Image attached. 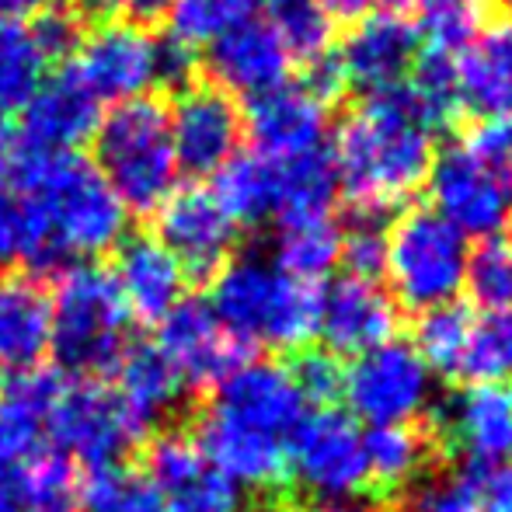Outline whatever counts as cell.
I'll return each instance as SVG.
<instances>
[{"label":"cell","instance_id":"cell-1","mask_svg":"<svg viewBox=\"0 0 512 512\" xmlns=\"http://www.w3.org/2000/svg\"><path fill=\"white\" fill-rule=\"evenodd\" d=\"M11 182L25 216L21 258L35 272H63L119 248L126 237L129 213L81 154H42L25 147Z\"/></svg>","mask_w":512,"mask_h":512},{"label":"cell","instance_id":"cell-55","mask_svg":"<svg viewBox=\"0 0 512 512\" xmlns=\"http://www.w3.org/2000/svg\"><path fill=\"white\" fill-rule=\"evenodd\" d=\"M126 4H129V0H74L77 11L91 14V18H102V21L115 18L119 11H126Z\"/></svg>","mask_w":512,"mask_h":512},{"label":"cell","instance_id":"cell-16","mask_svg":"<svg viewBox=\"0 0 512 512\" xmlns=\"http://www.w3.org/2000/svg\"><path fill=\"white\" fill-rule=\"evenodd\" d=\"M196 446L234 488L283 495L293 488L290 446L269 432L248 429L220 411L206 408L196 425Z\"/></svg>","mask_w":512,"mask_h":512},{"label":"cell","instance_id":"cell-36","mask_svg":"<svg viewBox=\"0 0 512 512\" xmlns=\"http://www.w3.org/2000/svg\"><path fill=\"white\" fill-rule=\"evenodd\" d=\"M262 7L293 63H310L335 49V21L317 0H262Z\"/></svg>","mask_w":512,"mask_h":512},{"label":"cell","instance_id":"cell-53","mask_svg":"<svg viewBox=\"0 0 512 512\" xmlns=\"http://www.w3.org/2000/svg\"><path fill=\"white\" fill-rule=\"evenodd\" d=\"M171 4H175V0H129L126 14H129V21H136V25H150V21L168 18Z\"/></svg>","mask_w":512,"mask_h":512},{"label":"cell","instance_id":"cell-12","mask_svg":"<svg viewBox=\"0 0 512 512\" xmlns=\"http://www.w3.org/2000/svg\"><path fill=\"white\" fill-rule=\"evenodd\" d=\"M178 171L209 178L241 154V105L209 81H192L175 91L168 112Z\"/></svg>","mask_w":512,"mask_h":512},{"label":"cell","instance_id":"cell-25","mask_svg":"<svg viewBox=\"0 0 512 512\" xmlns=\"http://www.w3.org/2000/svg\"><path fill=\"white\" fill-rule=\"evenodd\" d=\"M453 74L460 112L481 122L512 119V21H488L453 56Z\"/></svg>","mask_w":512,"mask_h":512},{"label":"cell","instance_id":"cell-23","mask_svg":"<svg viewBox=\"0 0 512 512\" xmlns=\"http://www.w3.org/2000/svg\"><path fill=\"white\" fill-rule=\"evenodd\" d=\"M363 460H366V499L384 506L401 502L415 481L446 467L436 439H432L425 418H408L394 425H373L363 436Z\"/></svg>","mask_w":512,"mask_h":512},{"label":"cell","instance_id":"cell-9","mask_svg":"<svg viewBox=\"0 0 512 512\" xmlns=\"http://www.w3.org/2000/svg\"><path fill=\"white\" fill-rule=\"evenodd\" d=\"M67 70L84 84V91L98 105H122L147 98L161 84L157 35L147 25H136L126 18L98 21V28L84 32Z\"/></svg>","mask_w":512,"mask_h":512},{"label":"cell","instance_id":"cell-50","mask_svg":"<svg viewBox=\"0 0 512 512\" xmlns=\"http://www.w3.org/2000/svg\"><path fill=\"white\" fill-rule=\"evenodd\" d=\"M21 150H25V143H21V136H18V126L0 115V189L11 182L14 168H18Z\"/></svg>","mask_w":512,"mask_h":512},{"label":"cell","instance_id":"cell-7","mask_svg":"<svg viewBox=\"0 0 512 512\" xmlns=\"http://www.w3.org/2000/svg\"><path fill=\"white\" fill-rule=\"evenodd\" d=\"M467 237L432 206H405L387 234V276L394 304L405 310H432L450 304L464 290Z\"/></svg>","mask_w":512,"mask_h":512},{"label":"cell","instance_id":"cell-11","mask_svg":"<svg viewBox=\"0 0 512 512\" xmlns=\"http://www.w3.org/2000/svg\"><path fill=\"white\" fill-rule=\"evenodd\" d=\"M290 467L293 485H304L321 499H342V495L363 492L366 460H363V432L356 418L338 408H314L300 418L290 432Z\"/></svg>","mask_w":512,"mask_h":512},{"label":"cell","instance_id":"cell-60","mask_svg":"<svg viewBox=\"0 0 512 512\" xmlns=\"http://www.w3.org/2000/svg\"><path fill=\"white\" fill-rule=\"evenodd\" d=\"M269 512H279V509H269Z\"/></svg>","mask_w":512,"mask_h":512},{"label":"cell","instance_id":"cell-8","mask_svg":"<svg viewBox=\"0 0 512 512\" xmlns=\"http://www.w3.org/2000/svg\"><path fill=\"white\" fill-rule=\"evenodd\" d=\"M46 425L56 453L70 457L74 464L77 460L91 464V471L105 464H119L122 453H129L147 436L119 401V394L98 380L63 384L46 415Z\"/></svg>","mask_w":512,"mask_h":512},{"label":"cell","instance_id":"cell-17","mask_svg":"<svg viewBox=\"0 0 512 512\" xmlns=\"http://www.w3.org/2000/svg\"><path fill=\"white\" fill-rule=\"evenodd\" d=\"M418 53H422V39H418L415 21L408 14L384 11V7L352 21V28L335 49L345 84L363 95L405 84Z\"/></svg>","mask_w":512,"mask_h":512},{"label":"cell","instance_id":"cell-45","mask_svg":"<svg viewBox=\"0 0 512 512\" xmlns=\"http://www.w3.org/2000/svg\"><path fill=\"white\" fill-rule=\"evenodd\" d=\"M293 387L300 391L304 405L335 408L345 398V366L328 349H300L286 363Z\"/></svg>","mask_w":512,"mask_h":512},{"label":"cell","instance_id":"cell-21","mask_svg":"<svg viewBox=\"0 0 512 512\" xmlns=\"http://www.w3.org/2000/svg\"><path fill=\"white\" fill-rule=\"evenodd\" d=\"M401 328V310L380 283L342 276L321 297V328L331 356H363L394 342Z\"/></svg>","mask_w":512,"mask_h":512},{"label":"cell","instance_id":"cell-57","mask_svg":"<svg viewBox=\"0 0 512 512\" xmlns=\"http://www.w3.org/2000/svg\"><path fill=\"white\" fill-rule=\"evenodd\" d=\"M495 133H499L502 157H506L509 168H512V119H506V122H495Z\"/></svg>","mask_w":512,"mask_h":512},{"label":"cell","instance_id":"cell-49","mask_svg":"<svg viewBox=\"0 0 512 512\" xmlns=\"http://www.w3.org/2000/svg\"><path fill=\"white\" fill-rule=\"evenodd\" d=\"M481 512H512V460L485 474L481 485Z\"/></svg>","mask_w":512,"mask_h":512},{"label":"cell","instance_id":"cell-13","mask_svg":"<svg viewBox=\"0 0 512 512\" xmlns=\"http://www.w3.org/2000/svg\"><path fill=\"white\" fill-rule=\"evenodd\" d=\"M157 349L175 366L178 380L199 391L220 387L230 373L255 359V349L227 335L206 300H182L161 324H157Z\"/></svg>","mask_w":512,"mask_h":512},{"label":"cell","instance_id":"cell-30","mask_svg":"<svg viewBox=\"0 0 512 512\" xmlns=\"http://www.w3.org/2000/svg\"><path fill=\"white\" fill-rule=\"evenodd\" d=\"M279 272L307 283H321L342 258V223L331 213L297 216V220L276 223V244H272Z\"/></svg>","mask_w":512,"mask_h":512},{"label":"cell","instance_id":"cell-38","mask_svg":"<svg viewBox=\"0 0 512 512\" xmlns=\"http://www.w3.org/2000/svg\"><path fill=\"white\" fill-rule=\"evenodd\" d=\"M418 39L422 49L457 56L488 25V0H418Z\"/></svg>","mask_w":512,"mask_h":512},{"label":"cell","instance_id":"cell-27","mask_svg":"<svg viewBox=\"0 0 512 512\" xmlns=\"http://www.w3.org/2000/svg\"><path fill=\"white\" fill-rule=\"evenodd\" d=\"M53 345V300L35 272H0V370L42 366Z\"/></svg>","mask_w":512,"mask_h":512},{"label":"cell","instance_id":"cell-39","mask_svg":"<svg viewBox=\"0 0 512 512\" xmlns=\"http://www.w3.org/2000/svg\"><path fill=\"white\" fill-rule=\"evenodd\" d=\"M512 373V310H488L474 317L471 342L460 359L457 380L467 384H502Z\"/></svg>","mask_w":512,"mask_h":512},{"label":"cell","instance_id":"cell-26","mask_svg":"<svg viewBox=\"0 0 512 512\" xmlns=\"http://www.w3.org/2000/svg\"><path fill=\"white\" fill-rule=\"evenodd\" d=\"M112 279L129 314L161 324L185 300V269L154 234H126L119 241Z\"/></svg>","mask_w":512,"mask_h":512},{"label":"cell","instance_id":"cell-28","mask_svg":"<svg viewBox=\"0 0 512 512\" xmlns=\"http://www.w3.org/2000/svg\"><path fill=\"white\" fill-rule=\"evenodd\" d=\"M60 387V373L46 366L7 373L0 380V467H18L39 453L42 425Z\"/></svg>","mask_w":512,"mask_h":512},{"label":"cell","instance_id":"cell-29","mask_svg":"<svg viewBox=\"0 0 512 512\" xmlns=\"http://www.w3.org/2000/svg\"><path fill=\"white\" fill-rule=\"evenodd\" d=\"M112 370V391L119 394V401L126 405V411L136 418V425L143 432H150L164 415H171V408L185 394V384L178 380L175 366L164 359V352L154 342L126 345V352H122Z\"/></svg>","mask_w":512,"mask_h":512},{"label":"cell","instance_id":"cell-40","mask_svg":"<svg viewBox=\"0 0 512 512\" xmlns=\"http://www.w3.org/2000/svg\"><path fill=\"white\" fill-rule=\"evenodd\" d=\"M398 213L380 209H349V223H342V258L345 276L380 283L387 276V234Z\"/></svg>","mask_w":512,"mask_h":512},{"label":"cell","instance_id":"cell-20","mask_svg":"<svg viewBox=\"0 0 512 512\" xmlns=\"http://www.w3.org/2000/svg\"><path fill=\"white\" fill-rule=\"evenodd\" d=\"M203 63L209 84L227 91L230 98L244 95V102L286 84L293 67L279 35L262 18H248L241 25L227 28L223 35H216L203 49Z\"/></svg>","mask_w":512,"mask_h":512},{"label":"cell","instance_id":"cell-35","mask_svg":"<svg viewBox=\"0 0 512 512\" xmlns=\"http://www.w3.org/2000/svg\"><path fill=\"white\" fill-rule=\"evenodd\" d=\"M21 512H84V478L63 453H35L18 467Z\"/></svg>","mask_w":512,"mask_h":512},{"label":"cell","instance_id":"cell-31","mask_svg":"<svg viewBox=\"0 0 512 512\" xmlns=\"http://www.w3.org/2000/svg\"><path fill=\"white\" fill-rule=\"evenodd\" d=\"M213 196L227 209L237 227H258L265 220H276L279 206V171L276 161L262 154H237L230 164L216 171Z\"/></svg>","mask_w":512,"mask_h":512},{"label":"cell","instance_id":"cell-52","mask_svg":"<svg viewBox=\"0 0 512 512\" xmlns=\"http://www.w3.org/2000/svg\"><path fill=\"white\" fill-rule=\"evenodd\" d=\"M53 4L56 0H0V21H21L25 25Z\"/></svg>","mask_w":512,"mask_h":512},{"label":"cell","instance_id":"cell-54","mask_svg":"<svg viewBox=\"0 0 512 512\" xmlns=\"http://www.w3.org/2000/svg\"><path fill=\"white\" fill-rule=\"evenodd\" d=\"M0 512H21L18 467H0Z\"/></svg>","mask_w":512,"mask_h":512},{"label":"cell","instance_id":"cell-18","mask_svg":"<svg viewBox=\"0 0 512 512\" xmlns=\"http://www.w3.org/2000/svg\"><path fill=\"white\" fill-rule=\"evenodd\" d=\"M328 112L331 108L317 102L300 81H286L244 102V136H251L255 154L290 161L328 147Z\"/></svg>","mask_w":512,"mask_h":512},{"label":"cell","instance_id":"cell-10","mask_svg":"<svg viewBox=\"0 0 512 512\" xmlns=\"http://www.w3.org/2000/svg\"><path fill=\"white\" fill-rule=\"evenodd\" d=\"M443 460L499 467L512 453V387L471 384L429 408L425 415Z\"/></svg>","mask_w":512,"mask_h":512},{"label":"cell","instance_id":"cell-14","mask_svg":"<svg viewBox=\"0 0 512 512\" xmlns=\"http://www.w3.org/2000/svg\"><path fill=\"white\" fill-rule=\"evenodd\" d=\"M154 216V237L175 255L185 276L213 279L234 258V248L241 241V227L227 216L213 189H203V185L175 189Z\"/></svg>","mask_w":512,"mask_h":512},{"label":"cell","instance_id":"cell-47","mask_svg":"<svg viewBox=\"0 0 512 512\" xmlns=\"http://www.w3.org/2000/svg\"><path fill=\"white\" fill-rule=\"evenodd\" d=\"M300 84H304L310 95H314L321 105H328V108L335 102H342L345 91H349L342 67H338L335 49H331V53H324V56H317V60L304 63V77H300Z\"/></svg>","mask_w":512,"mask_h":512},{"label":"cell","instance_id":"cell-33","mask_svg":"<svg viewBox=\"0 0 512 512\" xmlns=\"http://www.w3.org/2000/svg\"><path fill=\"white\" fill-rule=\"evenodd\" d=\"M49 60L35 42L28 21H0V115L21 112L46 84Z\"/></svg>","mask_w":512,"mask_h":512},{"label":"cell","instance_id":"cell-15","mask_svg":"<svg viewBox=\"0 0 512 512\" xmlns=\"http://www.w3.org/2000/svg\"><path fill=\"white\" fill-rule=\"evenodd\" d=\"M429 394V370L408 342H387L363 352L345 370V398L352 415L373 425H394L415 418Z\"/></svg>","mask_w":512,"mask_h":512},{"label":"cell","instance_id":"cell-2","mask_svg":"<svg viewBox=\"0 0 512 512\" xmlns=\"http://www.w3.org/2000/svg\"><path fill=\"white\" fill-rule=\"evenodd\" d=\"M439 133L408 84L363 95L338 122L331 164L349 209L401 213L425 185Z\"/></svg>","mask_w":512,"mask_h":512},{"label":"cell","instance_id":"cell-3","mask_svg":"<svg viewBox=\"0 0 512 512\" xmlns=\"http://www.w3.org/2000/svg\"><path fill=\"white\" fill-rule=\"evenodd\" d=\"M321 283L293 279L269 258H230L213 276L209 310L244 345H272L279 352L310 349L321 328Z\"/></svg>","mask_w":512,"mask_h":512},{"label":"cell","instance_id":"cell-37","mask_svg":"<svg viewBox=\"0 0 512 512\" xmlns=\"http://www.w3.org/2000/svg\"><path fill=\"white\" fill-rule=\"evenodd\" d=\"M488 467H436L401 495V512H481V485Z\"/></svg>","mask_w":512,"mask_h":512},{"label":"cell","instance_id":"cell-58","mask_svg":"<svg viewBox=\"0 0 512 512\" xmlns=\"http://www.w3.org/2000/svg\"><path fill=\"white\" fill-rule=\"evenodd\" d=\"M418 0H380V7H384V11H398V14H405L408 7H415Z\"/></svg>","mask_w":512,"mask_h":512},{"label":"cell","instance_id":"cell-34","mask_svg":"<svg viewBox=\"0 0 512 512\" xmlns=\"http://www.w3.org/2000/svg\"><path fill=\"white\" fill-rule=\"evenodd\" d=\"M474 328V307L464 300H450L432 310H422L415 321V345L418 359L425 363V370H436L443 377L457 380L460 359L471 342Z\"/></svg>","mask_w":512,"mask_h":512},{"label":"cell","instance_id":"cell-5","mask_svg":"<svg viewBox=\"0 0 512 512\" xmlns=\"http://www.w3.org/2000/svg\"><path fill=\"white\" fill-rule=\"evenodd\" d=\"M425 189L432 209L464 237H499L512 223V168L502 157L495 122L436 147Z\"/></svg>","mask_w":512,"mask_h":512},{"label":"cell","instance_id":"cell-42","mask_svg":"<svg viewBox=\"0 0 512 512\" xmlns=\"http://www.w3.org/2000/svg\"><path fill=\"white\" fill-rule=\"evenodd\" d=\"M408 88L415 95V102L422 105L425 119L432 122L439 136L446 129L457 126L460 112V98H457V74H453V56L450 53H436V49H422L408 74Z\"/></svg>","mask_w":512,"mask_h":512},{"label":"cell","instance_id":"cell-22","mask_svg":"<svg viewBox=\"0 0 512 512\" xmlns=\"http://www.w3.org/2000/svg\"><path fill=\"white\" fill-rule=\"evenodd\" d=\"M209 408L248 425V429L286 439V443H290V432L300 425V418L307 415V405L293 387L286 363H269V359H251L237 373H230L216 387V398Z\"/></svg>","mask_w":512,"mask_h":512},{"label":"cell","instance_id":"cell-32","mask_svg":"<svg viewBox=\"0 0 512 512\" xmlns=\"http://www.w3.org/2000/svg\"><path fill=\"white\" fill-rule=\"evenodd\" d=\"M279 171V220H297V216H324L331 213L338 199V175L331 164V150L321 147L314 154L276 161Z\"/></svg>","mask_w":512,"mask_h":512},{"label":"cell","instance_id":"cell-41","mask_svg":"<svg viewBox=\"0 0 512 512\" xmlns=\"http://www.w3.org/2000/svg\"><path fill=\"white\" fill-rule=\"evenodd\" d=\"M84 512H164L161 495L136 467L105 464L84 478Z\"/></svg>","mask_w":512,"mask_h":512},{"label":"cell","instance_id":"cell-43","mask_svg":"<svg viewBox=\"0 0 512 512\" xmlns=\"http://www.w3.org/2000/svg\"><path fill=\"white\" fill-rule=\"evenodd\" d=\"M258 4H262V0H175L168 11V21H171L168 35L182 39L185 46H192V49L209 46V42L227 32V28L255 18Z\"/></svg>","mask_w":512,"mask_h":512},{"label":"cell","instance_id":"cell-51","mask_svg":"<svg viewBox=\"0 0 512 512\" xmlns=\"http://www.w3.org/2000/svg\"><path fill=\"white\" fill-rule=\"evenodd\" d=\"M317 4L328 11V18L335 21H345V25H352V21H359L363 14H370L373 11V4L377 0H317Z\"/></svg>","mask_w":512,"mask_h":512},{"label":"cell","instance_id":"cell-56","mask_svg":"<svg viewBox=\"0 0 512 512\" xmlns=\"http://www.w3.org/2000/svg\"><path fill=\"white\" fill-rule=\"evenodd\" d=\"M304 512H377V509H370V506H352V502L324 499V502H314V506H307Z\"/></svg>","mask_w":512,"mask_h":512},{"label":"cell","instance_id":"cell-24","mask_svg":"<svg viewBox=\"0 0 512 512\" xmlns=\"http://www.w3.org/2000/svg\"><path fill=\"white\" fill-rule=\"evenodd\" d=\"M102 122V105L84 91L70 70L56 77H46L32 102L21 108L18 136L28 150L42 154H77L81 143L95 136Z\"/></svg>","mask_w":512,"mask_h":512},{"label":"cell","instance_id":"cell-59","mask_svg":"<svg viewBox=\"0 0 512 512\" xmlns=\"http://www.w3.org/2000/svg\"><path fill=\"white\" fill-rule=\"evenodd\" d=\"M499 4H502V11L509 14V21H512V0H499Z\"/></svg>","mask_w":512,"mask_h":512},{"label":"cell","instance_id":"cell-46","mask_svg":"<svg viewBox=\"0 0 512 512\" xmlns=\"http://www.w3.org/2000/svg\"><path fill=\"white\" fill-rule=\"evenodd\" d=\"M28 28H32L39 49L46 53L49 67H53V63H67L70 56L77 53L81 39H84L81 11H77V7H70V4L46 7V11L35 14V18L28 21Z\"/></svg>","mask_w":512,"mask_h":512},{"label":"cell","instance_id":"cell-4","mask_svg":"<svg viewBox=\"0 0 512 512\" xmlns=\"http://www.w3.org/2000/svg\"><path fill=\"white\" fill-rule=\"evenodd\" d=\"M95 168L126 213H157L178 189L168 108L154 98L112 105L95 129Z\"/></svg>","mask_w":512,"mask_h":512},{"label":"cell","instance_id":"cell-6","mask_svg":"<svg viewBox=\"0 0 512 512\" xmlns=\"http://www.w3.org/2000/svg\"><path fill=\"white\" fill-rule=\"evenodd\" d=\"M53 300V345L60 363L74 373L112 370L126 352L129 310L112 272L102 265H70L60 272Z\"/></svg>","mask_w":512,"mask_h":512},{"label":"cell","instance_id":"cell-48","mask_svg":"<svg viewBox=\"0 0 512 512\" xmlns=\"http://www.w3.org/2000/svg\"><path fill=\"white\" fill-rule=\"evenodd\" d=\"M21 244H25V216L14 192L0 189V269L14 258H21Z\"/></svg>","mask_w":512,"mask_h":512},{"label":"cell","instance_id":"cell-44","mask_svg":"<svg viewBox=\"0 0 512 512\" xmlns=\"http://www.w3.org/2000/svg\"><path fill=\"white\" fill-rule=\"evenodd\" d=\"M464 286L485 310H512V237H485L467 258Z\"/></svg>","mask_w":512,"mask_h":512},{"label":"cell","instance_id":"cell-19","mask_svg":"<svg viewBox=\"0 0 512 512\" xmlns=\"http://www.w3.org/2000/svg\"><path fill=\"white\" fill-rule=\"evenodd\" d=\"M164 512H241V492L216 471L185 432H164L150 443L147 471Z\"/></svg>","mask_w":512,"mask_h":512}]
</instances>
